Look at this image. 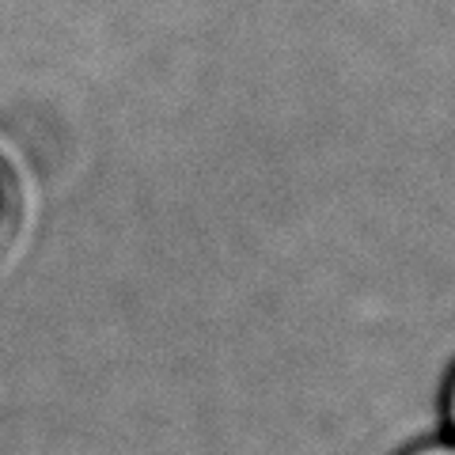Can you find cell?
I'll use <instances>...</instances> for the list:
<instances>
[{"instance_id": "cell-1", "label": "cell", "mask_w": 455, "mask_h": 455, "mask_svg": "<svg viewBox=\"0 0 455 455\" xmlns=\"http://www.w3.org/2000/svg\"><path fill=\"white\" fill-rule=\"evenodd\" d=\"M12 228H16V187H12L4 164H0V251L12 239Z\"/></svg>"}, {"instance_id": "cell-2", "label": "cell", "mask_w": 455, "mask_h": 455, "mask_svg": "<svg viewBox=\"0 0 455 455\" xmlns=\"http://www.w3.org/2000/svg\"><path fill=\"white\" fill-rule=\"evenodd\" d=\"M403 455H455V440L448 444V440H436V444H418V448H410Z\"/></svg>"}, {"instance_id": "cell-3", "label": "cell", "mask_w": 455, "mask_h": 455, "mask_svg": "<svg viewBox=\"0 0 455 455\" xmlns=\"http://www.w3.org/2000/svg\"><path fill=\"white\" fill-rule=\"evenodd\" d=\"M444 418H448V429H451V436H455V368H451L448 387H444Z\"/></svg>"}]
</instances>
